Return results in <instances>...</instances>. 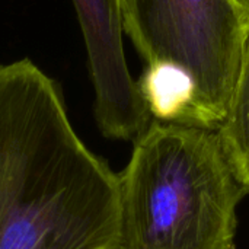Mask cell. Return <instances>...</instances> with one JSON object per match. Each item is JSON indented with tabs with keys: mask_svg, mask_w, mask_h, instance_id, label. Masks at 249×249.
Listing matches in <instances>:
<instances>
[{
	"mask_svg": "<svg viewBox=\"0 0 249 249\" xmlns=\"http://www.w3.org/2000/svg\"><path fill=\"white\" fill-rule=\"evenodd\" d=\"M120 179L76 133L57 83L0 66V249H118Z\"/></svg>",
	"mask_w": 249,
	"mask_h": 249,
	"instance_id": "1",
	"label": "cell"
},
{
	"mask_svg": "<svg viewBox=\"0 0 249 249\" xmlns=\"http://www.w3.org/2000/svg\"><path fill=\"white\" fill-rule=\"evenodd\" d=\"M118 179V249H236L247 191L217 130L153 120Z\"/></svg>",
	"mask_w": 249,
	"mask_h": 249,
	"instance_id": "2",
	"label": "cell"
},
{
	"mask_svg": "<svg viewBox=\"0 0 249 249\" xmlns=\"http://www.w3.org/2000/svg\"><path fill=\"white\" fill-rule=\"evenodd\" d=\"M123 28L142 58L188 74L219 130L239 76L249 19L233 0H121Z\"/></svg>",
	"mask_w": 249,
	"mask_h": 249,
	"instance_id": "3",
	"label": "cell"
},
{
	"mask_svg": "<svg viewBox=\"0 0 249 249\" xmlns=\"http://www.w3.org/2000/svg\"><path fill=\"white\" fill-rule=\"evenodd\" d=\"M82 29L101 133L134 142L153 121L124 53L121 0H71Z\"/></svg>",
	"mask_w": 249,
	"mask_h": 249,
	"instance_id": "4",
	"label": "cell"
},
{
	"mask_svg": "<svg viewBox=\"0 0 249 249\" xmlns=\"http://www.w3.org/2000/svg\"><path fill=\"white\" fill-rule=\"evenodd\" d=\"M217 133L241 185L249 194V31L228 118Z\"/></svg>",
	"mask_w": 249,
	"mask_h": 249,
	"instance_id": "5",
	"label": "cell"
},
{
	"mask_svg": "<svg viewBox=\"0 0 249 249\" xmlns=\"http://www.w3.org/2000/svg\"><path fill=\"white\" fill-rule=\"evenodd\" d=\"M233 1L242 10V13L249 19V0H233Z\"/></svg>",
	"mask_w": 249,
	"mask_h": 249,
	"instance_id": "6",
	"label": "cell"
}]
</instances>
